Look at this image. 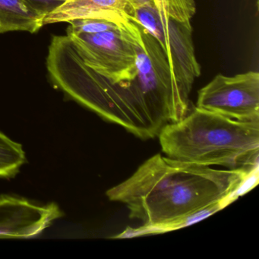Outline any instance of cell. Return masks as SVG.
Returning <instances> with one entry per match:
<instances>
[{
	"label": "cell",
	"instance_id": "cell-1",
	"mask_svg": "<svg viewBox=\"0 0 259 259\" xmlns=\"http://www.w3.org/2000/svg\"><path fill=\"white\" fill-rule=\"evenodd\" d=\"M258 166L218 169L157 154L106 192L125 204L130 218L151 226L187 216L231 195L240 196L257 182Z\"/></svg>",
	"mask_w": 259,
	"mask_h": 259
},
{
	"label": "cell",
	"instance_id": "cell-2",
	"mask_svg": "<svg viewBox=\"0 0 259 259\" xmlns=\"http://www.w3.org/2000/svg\"><path fill=\"white\" fill-rule=\"evenodd\" d=\"M167 157L229 169L258 166L259 121H239L195 107L158 135Z\"/></svg>",
	"mask_w": 259,
	"mask_h": 259
},
{
	"label": "cell",
	"instance_id": "cell-3",
	"mask_svg": "<svg viewBox=\"0 0 259 259\" xmlns=\"http://www.w3.org/2000/svg\"><path fill=\"white\" fill-rule=\"evenodd\" d=\"M135 47L137 75L130 89L137 95L155 138L166 124L180 121L189 113V95L177 83L158 42L139 22Z\"/></svg>",
	"mask_w": 259,
	"mask_h": 259
},
{
	"label": "cell",
	"instance_id": "cell-4",
	"mask_svg": "<svg viewBox=\"0 0 259 259\" xmlns=\"http://www.w3.org/2000/svg\"><path fill=\"white\" fill-rule=\"evenodd\" d=\"M137 31L138 22L135 19L128 28L96 34H66L87 66L125 91L130 101L132 134L134 136L137 119L130 86L137 75L135 47Z\"/></svg>",
	"mask_w": 259,
	"mask_h": 259
},
{
	"label": "cell",
	"instance_id": "cell-5",
	"mask_svg": "<svg viewBox=\"0 0 259 259\" xmlns=\"http://www.w3.org/2000/svg\"><path fill=\"white\" fill-rule=\"evenodd\" d=\"M135 19L158 42L177 83L186 95H190L195 78L201 75L190 21L167 19L160 16L154 7L137 9Z\"/></svg>",
	"mask_w": 259,
	"mask_h": 259
},
{
	"label": "cell",
	"instance_id": "cell-6",
	"mask_svg": "<svg viewBox=\"0 0 259 259\" xmlns=\"http://www.w3.org/2000/svg\"><path fill=\"white\" fill-rule=\"evenodd\" d=\"M197 107L239 121H259V73L216 75L198 92Z\"/></svg>",
	"mask_w": 259,
	"mask_h": 259
},
{
	"label": "cell",
	"instance_id": "cell-7",
	"mask_svg": "<svg viewBox=\"0 0 259 259\" xmlns=\"http://www.w3.org/2000/svg\"><path fill=\"white\" fill-rule=\"evenodd\" d=\"M62 215L63 212L55 203L38 204L7 195L0 201V239L38 236Z\"/></svg>",
	"mask_w": 259,
	"mask_h": 259
},
{
	"label": "cell",
	"instance_id": "cell-8",
	"mask_svg": "<svg viewBox=\"0 0 259 259\" xmlns=\"http://www.w3.org/2000/svg\"><path fill=\"white\" fill-rule=\"evenodd\" d=\"M136 9L130 0H66L44 18V26L75 19H101L119 26H130Z\"/></svg>",
	"mask_w": 259,
	"mask_h": 259
},
{
	"label": "cell",
	"instance_id": "cell-9",
	"mask_svg": "<svg viewBox=\"0 0 259 259\" xmlns=\"http://www.w3.org/2000/svg\"><path fill=\"white\" fill-rule=\"evenodd\" d=\"M45 16L27 0H0V34L11 31L34 34L44 26Z\"/></svg>",
	"mask_w": 259,
	"mask_h": 259
},
{
	"label": "cell",
	"instance_id": "cell-10",
	"mask_svg": "<svg viewBox=\"0 0 259 259\" xmlns=\"http://www.w3.org/2000/svg\"><path fill=\"white\" fill-rule=\"evenodd\" d=\"M239 195H234L231 196L223 198L220 201H216L213 204H209L197 211L193 212L187 216L163 224H156V225L145 226L142 225L137 228L125 229L120 234L112 238L114 239H125V238L139 237V236H148V235L160 234V233H167L172 230H178L183 228L191 224L199 222L201 220L207 218L210 215L222 210L226 206L233 202L235 200L239 198Z\"/></svg>",
	"mask_w": 259,
	"mask_h": 259
},
{
	"label": "cell",
	"instance_id": "cell-11",
	"mask_svg": "<svg viewBox=\"0 0 259 259\" xmlns=\"http://www.w3.org/2000/svg\"><path fill=\"white\" fill-rule=\"evenodd\" d=\"M26 162L22 145L0 132V178H14Z\"/></svg>",
	"mask_w": 259,
	"mask_h": 259
},
{
	"label": "cell",
	"instance_id": "cell-12",
	"mask_svg": "<svg viewBox=\"0 0 259 259\" xmlns=\"http://www.w3.org/2000/svg\"><path fill=\"white\" fill-rule=\"evenodd\" d=\"M160 16L178 22L191 21L196 13L195 0H152Z\"/></svg>",
	"mask_w": 259,
	"mask_h": 259
},
{
	"label": "cell",
	"instance_id": "cell-13",
	"mask_svg": "<svg viewBox=\"0 0 259 259\" xmlns=\"http://www.w3.org/2000/svg\"><path fill=\"white\" fill-rule=\"evenodd\" d=\"M68 23L69 24V26L66 29V34H96L128 27L122 28L108 21L94 19H75Z\"/></svg>",
	"mask_w": 259,
	"mask_h": 259
},
{
	"label": "cell",
	"instance_id": "cell-14",
	"mask_svg": "<svg viewBox=\"0 0 259 259\" xmlns=\"http://www.w3.org/2000/svg\"><path fill=\"white\" fill-rule=\"evenodd\" d=\"M36 10L45 16L62 5L61 3L55 0H27Z\"/></svg>",
	"mask_w": 259,
	"mask_h": 259
},
{
	"label": "cell",
	"instance_id": "cell-15",
	"mask_svg": "<svg viewBox=\"0 0 259 259\" xmlns=\"http://www.w3.org/2000/svg\"><path fill=\"white\" fill-rule=\"evenodd\" d=\"M130 1L136 10L142 8V7H154L155 8L152 0H130Z\"/></svg>",
	"mask_w": 259,
	"mask_h": 259
},
{
	"label": "cell",
	"instance_id": "cell-16",
	"mask_svg": "<svg viewBox=\"0 0 259 259\" xmlns=\"http://www.w3.org/2000/svg\"><path fill=\"white\" fill-rule=\"evenodd\" d=\"M7 195H0V201H2L3 199L6 198Z\"/></svg>",
	"mask_w": 259,
	"mask_h": 259
}]
</instances>
